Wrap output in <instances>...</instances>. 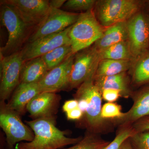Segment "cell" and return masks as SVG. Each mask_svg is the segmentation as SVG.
<instances>
[{
    "instance_id": "obj_2",
    "label": "cell",
    "mask_w": 149,
    "mask_h": 149,
    "mask_svg": "<svg viewBox=\"0 0 149 149\" xmlns=\"http://www.w3.org/2000/svg\"><path fill=\"white\" fill-rule=\"evenodd\" d=\"M1 21L7 29L8 38L5 45L1 48V56H7L21 50L36 28L24 22L13 9L1 3Z\"/></svg>"
},
{
    "instance_id": "obj_6",
    "label": "cell",
    "mask_w": 149,
    "mask_h": 149,
    "mask_svg": "<svg viewBox=\"0 0 149 149\" xmlns=\"http://www.w3.org/2000/svg\"><path fill=\"white\" fill-rule=\"evenodd\" d=\"M21 116L5 101H0V127L5 135L6 149H15L19 143L31 142L34 139V132L23 122Z\"/></svg>"
},
{
    "instance_id": "obj_5",
    "label": "cell",
    "mask_w": 149,
    "mask_h": 149,
    "mask_svg": "<svg viewBox=\"0 0 149 149\" xmlns=\"http://www.w3.org/2000/svg\"><path fill=\"white\" fill-rule=\"evenodd\" d=\"M105 28L98 21L93 9L80 13L68 34L72 54L94 45L102 36Z\"/></svg>"
},
{
    "instance_id": "obj_26",
    "label": "cell",
    "mask_w": 149,
    "mask_h": 149,
    "mask_svg": "<svg viewBox=\"0 0 149 149\" xmlns=\"http://www.w3.org/2000/svg\"><path fill=\"white\" fill-rule=\"evenodd\" d=\"M96 2L95 0H68L65 3L63 8L69 11L85 12L93 10Z\"/></svg>"
},
{
    "instance_id": "obj_13",
    "label": "cell",
    "mask_w": 149,
    "mask_h": 149,
    "mask_svg": "<svg viewBox=\"0 0 149 149\" xmlns=\"http://www.w3.org/2000/svg\"><path fill=\"white\" fill-rule=\"evenodd\" d=\"M74 55H71L61 64L48 71L38 83L41 93L69 91Z\"/></svg>"
},
{
    "instance_id": "obj_22",
    "label": "cell",
    "mask_w": 149,
    "mask_h": 149,
    "mask_svg": "<svg viewBox=\"0 0 149 149\" xmlns=\"http://www.w3.org/2000/svg\"><path fill=\"white\" fill-rule=\"evenodd\" d=\"M99 52L101 60L136 61L131 53L128 41L115 44Z\"/></svg>"
},
{
    "instance_id": "obj_16",
    "label": "cell",
    "mask_w": 149,
    "mask_h": 149,
    "mask_svg": "<svg viewBox=\"0 0 149 149\" xmlns=\"http://www.w3.org/2000/svg\"><path fill=\"white\" fill-rule=\"evenodd\" d=\"M41 93L38 83H20L8 100L7 104L20 115H24L27 111L28 104Z\"/></svg>"
},
{
    "instance_id": "obj_15",
    "label": "cell",
    "mask_w": 149,
    "mask_h": 149,
    "mask_svg": "<svg viewBox=\"0 0 149 149\" xmlns=\"http://www.w3.org/2000/svg\"><path fill=\"white\" fill-rule=\"evenodd\" d=\"M61 98L54 93H42L35 97L26 107L32 119L56 117Z\"/></svg>"
},
{
    "instance_id": "obj_33",
    "label": "cell",
    "mask_w": 149,
    "mask_h": 149,
    "mask_svg": "<svg viewBox=\"0 0 149 149\" xmlns=\"http://www.w3.org/2000/svg\"><path fill=\"white\" fill-rule=\"evenodd\" d=\"M66 1L65 0H52L49 1V3L51 8L60 9Z\"/></svg>"
},
{
    "instance_id": "obj_30",
    "label": "cell",
    "mask_w": 149,
    "mask_h": 149,
    "mask_svg": "<svg viewBox=\"0 0 149 149\" xmlns=\"http://www.w3.org/2000/svg\"><path fill=\"white\" fill-rule=\"evenodd\" d=\"M102 97L108 102H113L121 97L119 91L114 89H109L104 90L102 93Z\"/></svg>"
},
{
    "instance_id": "obj_28",
    "label": "cell",
    "mask_w": 149,
    "mask_h": 149,
    "mask_svg": "<svg viewBox=\"0 0 149 149\" xmlns=\"http://www.w3.org/2000/svg\"><path fill=\"white\" fill-rule=\"evenodd\" d=\"M129 140L133 149H149V131L134 133Z\"/></svg>"
},
{
    "instance_id": "obj_19",
    "label": "cell",
    "mask_w": 149,
    "mask_h": 149,
    "mask_svg": "<svg viewBox=\"0 0 149 149\" xmlns=\"http://www.w3.org/2000/svg\"><path fill=\"white\" fill-rule=\"evenodd\" d=\"M49 71L41 57L24 62L22 68L20 83H38Z\"/></svg>"
},
{
    "instance_id": "obj_12",
    "label": "cell",
    "mask_w": 149,
    "mask_h": 149,
    "mask_svg": "<svg viewBox=\"0 0 149 149\" xmlns=\"http://www.w3.org/2000/svg\"><path fill=\"white\" fill-rule=\"evenodd\" d=\"M79 14L80 13L66 11L60 9L51 8L47 17L34 31L27 43L64 31L74 24Z\"/></svg>"
},
{
    "instance_id": "obj_7",
    "label": "cell",
    "mask_w": 149,
    "mask_h": 149,
    "mask_svg": "<svg viewBox=\"0 0 149 149\" xmlns=\"http://www.w3.org/2000/svg\"><path fill=\"white\" fill-rule=\"evenodd\" d=\"M101 58L93 45L74 54L69 91L77 88L90 78L95 77Z\"/></svg>"
},
{
    "instance_id": "obj_1",
    "label": "cell",
    "mask_w": 149,
    "mask_h": 149,
    "mask_svg": "<svg viewBox=\"0 0 149 149\" xmlns=\"http://www.w3.org/2000/svg\"><path fill=\"white\" fill-rule=\"evenodd\" d=\"M56 116L25 120L35 137L31 142L17 144L15 149H60L77 143L82 140L83 136L67 137V131L60 130L56 126Z\"/></svg>"
},
{
    "instance_id": "obj_36",
    "label": "cell",
    "mask_w": 149,
    "mask_h": 149,
    "mask_svg": "<svg viewBox=\"0 0 149 149\" xmlns=\"http://www.w3.org/2000/svg\"><path fill=\"white\" fill-rule=\"evenodd\" d=\"M146 5L148 6V8H149V1H146Z\"/></svg>"
},
{
    "instance_id": "obj_34",
    "label": "cell",
    "mask_w": 149,
    "mask_h": 149,
    "mask_svg": "<svg viewBox=\"0 0 149 149\" xmlns=\"http://www.w3.org/2000/svg\"><path fill=\"white\" fill-rule=\"evenodd\" d=\"M75 100H77L78 101V108L83 112L84 115L88 108V102L85 99L81 98L75 99Z\"/></svg>"
},
{
    "instance_id": "obj_29",
    "label": "cell",
    "mask_w": 149,
    "mask_h": 149,
    "mask_svg": "<svg viewBox=\"0 0 149 149\" xmlns=\"http://www.w3.org/2000/svg\"><path fill=\"white\" fill-rule=\"evenodd\" d=\"M131 125L135 133L149 131V116L137 120Z\"/></svg>"
},
{
    "instance_id": "obj_23",
    "label": "cell",
    "mask_w": 149,
    "mask_h": 149,
    "mask_svg": "<svg viewBox=\"0 0 149 149\" xmlns=\"http://www.w3.org/2000/svg\"><path fill=\"white\" fill-rule=\"evenodd\" d=\"M72 53L71 45H65L56 48L49 52L41 56L50 70L63 62Z\"/></svg>"
},
{
    "instance_id": "obj_10",
    "label": "cell",
    "mask_w": 149,
    "mask_h": 149,
    "mask_svg": "<svg viewBox=\"0 0 149 149\" xmlns=\"http://www.w3.org/2000/svg\"><path fill=\"white\" fill-rule=\"evenodd\" d=\"M25 23L36 29L45 20L51 8L47 0H2Z\"/></svg>"
},
{
    "instance_id": "obj_37",
    "label": "cell",
    "mask_w": 149,
    "mask_h": 149,
    "mask_svg": "<svg viewBox=\"0 0 149 149\" xmlns=\"http://www.w3.org/2000/svg\"><path fill=\"white\" fill-rule=\"evenodd\" d=\"M148 15H149V14Z\"/></svg>"
},
{
    "instance_id": "obj_27",
    "label": "cell",
    "mask_w": 149,
    "mask_h": 149,
    "mask_svg": "<svg viewBox=\"0 0 149 149\" xmlns=\"http://www.w3.org/2000/svg\"><path fill=\"white\" fill-rule=\"evenodd\" d=\"M121 110L122 108L120 105L115 103L107 102L102 107V118L107 120L119 119L124 114Z\"/></svg>"
},
{
    "instance_id": "obj_4",
    "label": "cell",
    "mask_w": 149,
    "mask_h": 149,
    "mask_svg": "<svg viewBox=\"0 0 149 149\" xmlns=\"http://www.w3.org/2000/svg\"><path fill=\"white\" fill-rule=\"evenodd\" d=\"M146 1L99 0L93 10L102 26L107 28L118 22L127 21L146 5Z\"/></svg>"
},
{
    "instance_id": "obj_25",
    "label": "cell",
    "mask_w": 149,
    "mask_h": 149,
    "mask_svg": "<svg viewBox=\"0 0 149 149\" xmlns=\"http://www.w3.org/2000/svg\"><path fill=\"white\" fill-rule=\"evenodd\" d=\"M119 128L114 139L102 149H120L124 142L135 133L131 125Z\"/></svg>"
},
{
    "instance_id": "obj_20",
    "label": "cell",
    "mask_w": 149,
    "mask_h": 149,
    "mask_svg": "<svg viewBox=\"0 0 149 149\" xmlns=\"http://www.w3.org/2000/svg\"><path fill=\"white\" fill-rule=\"evenodd\" d=\"M135 61L109 59L101 60L96 70L95 78L116 75L126 72L131 69Z\"/></svg>"
},
{
    "instance_id": "obj_18",
    "label": "cell",
    "mask_w": 149,
    "mask_h": 149,
    "mask_svg": "<svg viewBox=\"0 0 149 149\" xmlns=\"http://www.w3.org/2000/svg\"><path fill=\"white\" fill-rule=\"evenodd\" d=\"M128 40L127 21L122 22L106 28L102 36L96 41L94 45L100 52L113 45Z\"/></svg>"
},
{
    "instance_id": "obj_8",
    "label": "cell",
    "mask_w": 149,
    "mask_h": 149,
    "mask_svg": "<svg viewBox=\"0 0 149 149\" xmlns=\"http://www.w3.org/2000/svg\"><path fill=\"white\" fill-rule=\"evenodd\" d=\"M24 62L20 51L7 56H1L0 101L8 100L19 85Z\"/></svg>"
},
{
    "instance_id": "obj_3",
    "label": "cell",
    "mask_w": 149,
    "mask_h": 149,
    "mask_svg": "<svg viewBox=\"0 0 149 149\" xmlns=\"http://www.w3.org/2000/svg\"><path fill=\"white\" fill-rule=\"evenodd\" d=\"M94 78H90L82 83L77 88L73 97L74 99L81 98L87 101L88 108L82 118L83 125L88 131L100 134L105 131L112 123L111 120L102 118V93L95 84Z\"/></svg>"
},
{
    "instance_id": "obj_17",
    "label": "cell",
    "mask_w": 149,
    "mask_h": 149,
    "mask_svg": "<svg viewBox=\"0 0 149 149\" xmlns=\"http://www.w3.org/2000/svg\"><path fill=\"white\" fill-rule=\"evenodd\" d=\"M94 82L101 93L106 89H114L120 92L121 97L128 98L131 97L133 93L130 87L131 79L126 72L111 76L95 77Z\"/></svg>"
},
{
    "instance_id": "obj_21",
    "label": "cell",
    "mask_w": 149,
    "mask_h": 149,
    "mask_svg": "<svg viewBox=\"0 0 149 149\" xmlns=\"http://www.w3.org/2000/svg\"><path fill=\"white\" fill-rule=\"evenodd\" d=\"M130 70L131 83L133 85L149 84V52L137 59Z\"/></svg>"
},
{
    "instance_id": "obj_11",
    "label": "cell",
    "mask_w": 149,
    "mask_h": 149,
    "mask_svg": "<svg viewBox=\"0 0 149 149\" xmlns=\"http://www.w3.org/2000/svg\"><path fill=\"white\" fill-rule=\"evenodd\" d=\"M72 26L64 31L39 38L27 43L20 52L24 62L41 57L65 45H71L69 32Z\"/></svg>"
},
{
    "instance_id": "obj_14",
    "label": "cell",
    "mask_w": 149,
    "mask_h": 149,
    "mask_svg": "<svg viewBox=\"0 0 149 149\" xmlns=\"http://www.w3.org/2000/svg\"><path fill=\"white\" fill-rule=\"evenodd\" d=\"M133 104L119 119L111 120L113 125L118 127L131 125L137 120L149 116V84L131 95Z\"/></svg>"
},
{
    "instance_id": "obj_9",
    "label": "cell",
    "mask_w": 149,
    "mask_h": 149,
    "mask_svg": "<svg viewBox=\"0 0 149 149\" xmlns=\"http://www.w3.org/2000/svg\"><path fill=\"white\" fill-rule=\"evenodd\" d=\"M128 42L130 50L136 60L149 52V17L142 10L127 21Z\"/></svg>"
},
{
    "instance_id": "obj_24",
    "label": "cell",
    "mask_w": 149,
    "mask_h": 149,
    "mask_svg": "<svg viewBox=\"0 0 149 149\" xmlns=\"http://www.w3.org/2000/svg\"><path fill=\"white\" fill-rule=\"evenodd\" d=\"M109 143L102 139L99 134L87 130L80 142L69 148L62 149H102Z\"/></svg>"
},
{
    "instance_id": "obj_32",
    "label": "cell",
    "mask_w": 149,
    "mask_h": 149,
    "mask_svg": "<svg viewBox=\"0 0 149 149\" xmlns=\"http://www.w3.org/2000/svg\"><path fill=\"white\" fill-rule=\"evenodd\" d=\"M78 107V102L75 99L69 100L65 102L62 107V110L64 112H68Z\"/></svg>"
},
{
    "instance_id": "obj_31",
    "label": "cell",
    "mask_w": 149,
    "mask_h": 149,
    "mask_svg": "<svg viewBox=\"0 0 149 149\" xmlns=\"http://www.w3.org/2000/svg\"><path fill=\"white\" fill-rule=\"evenodd\" d=\"M67 118L68 120H79L82 119L83 116V113L79 108L75 109L65 113Z\"/></svg>"
},
{
    "instance_id": "obj_35",
    "label": "cell",
    "mask_w": 149,
    "mask_h": 149,
    "mask_svg": "<svg viewBox=\"0 0 149 149\" xmlns=\"http://www.w3.org/2000/svg\"><path fill=\"white\" fill-rule=\"evenodd\" d=\"M120 149H133L131 146L129 139L125 141L124 143L123 144Z\"/></svg>"
}]
</instances>
